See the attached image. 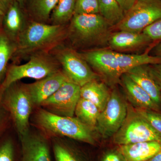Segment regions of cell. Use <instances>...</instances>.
I'll list each match as a JSON object with an SVG mask.
<instances>
[{
    "instance_id": "obj_35",
    "label": "cell",
    "mask_w": 161,
    "mask_h": 161,
    "mask_svg": "<svg viewBox=\"0 0 161 161\" xmlns=\"http://www.w3.org/2000/svg\"><path fill=\"white\" fill-rule=\"evenodd\" d=\"M7 8L1 1H0V28L2 26V23L5 15L6 14Z\"/></svg>"
},
{
    "instance_id": "obj_7",
    "label": "cell",
    "mask_w": 161,
    "mask_h": 161,
    "mask_svg": "<svg viewBox=\"0 0 161 161\" xmlns=\"http://www.w3.org/2000/svg\"><path fill=\"white\" fill-rule=\"evenodd\" d=\"M50 53L69 79L80 87L98 79L97 74L92 70L80 53L75 49L62 43L52 50Z\"/></svg>"
},
{
    "instance_id": "obj_4",
    "label": "cell",
    "mask_w": 161,
    "mask_h": 161,
    "mask_svg": "<svg viewBox=\"0 0 161 161\" xmlns=\"http://www.w3.org/2000/svg\"><path fill=\"white\" fill-rule=\"evenodd\" d=\"M0 103L10 114L19 137L27 135L30 131L29 119L34 107L27 84L19 80L12 84L3 92Z\"/></svg>"
},
{
    "instance_id": "obj_15",
    "label": "cell",
    "mask_w": 161,
    "mask_h": 161,
    "mask_svg": "<svg viewBox=\"0 0 161 161\" xmlns=\"http://www.w3.org/2000/svg\"><path fill=\"white\" fill-rule=\"evenodd\" d=\"M120 82L132 106L161 112V108L154 102L149 94L126 74L122 75Z\"/></svg>"
},
{
    "instance_id": "obj_27",
    "label": "cell",
    "mask_w": 161,
    "mask_h": 161,
    "mask_svg": "<svg viewBox=\"0 0 161 161\" xmlns=\"http://www.w3.org/2000/svg\"><path fill=\"white\" fill-rule=\"evenodd\" d=\"M20 155L21 149L17 150L11 139L0 142V161H20Z\"/></svg>"
},
{
    "instance_id": "obj_13",
    "label": "cell",
    "mask_w": 161,
    "mask_h": 161,
    "mask_svg": "<svg viewBox=\"0 0 161 161\" xmlns=\"http://www.w3.org/2000/svg\"><path fill=\"white\" fill-rule=\"evenodd\" d=\"M69 80H70L67 76L61 69L34 83L27 84L28 92L34 107L40 106L43 101Z\"/></svg>"
},
{
    "instance_id": "obj_18",
    "label": "cell",
    "mask_w": 161,
    "mask_h": 161,
    "mask_svg": "<svg viewBox=\"0 0 161 161\" xmlns=\"http://www.w3.org/2000/svg\"><path fill=\"white\" fill-rule=\"evenodd\" d=\"M127 161H147L161 150V142H142L118 146Z\"/></svg>"
},
{
    "instance_id": "obj_22",
    "label": "cell",
    "mask_w": 161,
    "mask_h": 161,
    "mask_svg": "<svg viewBox=\"0 0 161 161\" xmlns=\"http://www.w3.org/2000/svg\"><path fill=\"white\" fill-rule=\"evenodd\" d=\"M51 146L54 161H87L82 153L60 137L53 138Z\"/></svg>"
},
{
    "instance_id": "obj_19",
    "label": "cell",
    "mask_w": 161,
    "mask_h": 161,
    "mask_svg": "<svg viewBox=\"0 0 161 161\" xmlns=\"http://www.w3.org/2000/svg\"><path fill=\"white\" fill-rule=\"evenodd\" d=\"M111 95L106 85L96 80H92L80 87V97L95 104L101 112L105 108Z\"/></svg>"
},
{
    "instance_id": "obj_3",
    "label": "cell",
    "mask_w": 161,
    "mask_h": 161,
    "mask_svg": "<svg viewBox=\"0 0 161 161\" xmlns=\"http://www.w3.org/2000/svg\"><path fill=\"white\" fill-rule=\"evenodd\" d=\"M61 67L50 52H42L31 55L24 64L8 65L5 78L0 85V98L11 85L24 78L40 80L61 70Z\"/></svg>"
},
{
    "instance_id": "obj_20",
    "label": "cell",
    "mask_w": 161,
    "mask_h": 161,
    "mask_svg": "<svg viewBox=\"0 0 161 161\" xmlns=\"http://www.w3.org/2000/svg\"><path fill=\"white\" fill-rule=\"evenodd\" d=\"M58 0H26L23 9L31 20L48 23Z\"/></svg>"
},
{
    "instance_id": "obj_14",
    "label": "cell",
    "mask_w": 161,
    "mask_h": 161,
    "mask_svg": "<svg viewBox=\"0 0 161 161\" xmlns=\"http://www.w3.org/2000/svg\"><path fill=\"white\" fill-rule=\"evenodd\" d=\"M27 17L24 9L15 0L7 8L1 28L8 38L16 43L29 21Z\"/></svg>"
},
{
    "instance_id": "obj_29",
    "label": "cell",
    "mask_w": 161,
    "mask_h": 161,
    "mask_svg": "<svg viewBox=\"0 0 161 161\" xmlns=\"http://www.w3.org/2000/svg\"><path fill=\"white\" fill-rule=\"evenodd\" d=\"M98 13V0H75V14Z\"/></svg>"
},
{
    "instance_id": "obj_12",
    "label": "cell",
    "mask_w": 161,
    "mask_h": 161,
    "mask_svg": "<svg viewBox=\"0 0 161 161\" xmlns=\"http://www.w3.org/2000/svg\"><path fill=\"white\" fill-rule=\"evenodd\" d=\"M19 139L20 161H53L51 144L43 134L30 131Z\"/></svg>"
},
{
    "instance_id": "obj_23",
    "label": "cell",
    "mask_w": 161,
    "mask_h": 161,
    "mask_svg": "<svg viewBox=\"0 0 161 161\" xmlns=\"http://www.w3.org/2000/svg\"><path fill=\"white\" fill-rule=\"evenodd\" d=\"M100 113V111L95 104L80 97L75 108V115L81 122L96 131Z\"/></svg>"
},
{
    "instance_id": "obj_10",
    "label": "cell",
    "mask_w": 161,
    "mask_h": 161,
    "mask_svg": "<svg viewBox=\"0 0 161 161\" xmlns=\"http://www.w3.org/2000/svg\"><path fill=\"white\" fill-rule=\"evenodd\" d=\"M80 54L107 84L114 86L120 82L122 75L119 65L116 52L99 49L83 52Z\"/></svg>"
},
{
    "instance_id": "obj_31",
    "label": "cell",
    "mask_w": 161,
    "mask_h": 161,
    "mask_svg": "<svg viewBox=\"0 0 161 161\" xmlns=\"http://www.w3.org/2000/svg\"><path fill=\"white\" fill-rule=\"evenodd\" d=\"M101 161H127L122 153L117 149L109 150L105 153Z\"/></svg>"
},
{
    "instance_id": "obj_26",
    "label": "cell",
    "mask_w": 161,
    "mask_h": 161,
    "mask_svg": "<svg viewBox=\"0 0 161 161\" xmlns=\"http://www.w3.org/2000/svg\"><path fill=\"white\" fill-rule=\"evenodd\" d=\"M99 14L111 26H115L124 19L125 13L117 0H98Z\"/></svg>"
},
{
    "instance_id": "obj_24",
    "label": "cell",
    "mask_w": 161,
    "mask_h": 161,
    "mask_svg": "<svg viewBox=\"0 0 161 161\" xmlns=\"http://www.w3.org/2000/svg\"><path fill=\"white\" fill-rule=\"evenodd\" d=\"M16 48L15 42L7 36L0 28V85L3 82L8 67Z\"/></svg>"
},
{
    "instance_id": "obj_37",
    "label": "cell",
    "mask_w": 161,
    "mask_h": 161,
    "mask_svg": "<svg viewBox=\"0 0 161 161\" xmlns=\"http://www.w3.org/2000/svg\"><path fill=\"white\" fill-rule=\"evenodd\" d=\"M7 8L14 2L15 0H0Z\"/></svg>"
},
{
    "instance_id": "obj_25",
    "label": "cell",
    "mask_w": 161,
    "mask_h": 161,
    "mask_svg": "<svg viewBox=\"0 0 161 161\" xmlns=\"http://www.w3.org/2000/svg\"><path fill=\"white\" fill-rule=\"evenodd\" d=\"M75 0H58L51 15L50 24L67 25L75 14Z\"/></svg>"
},
{
    "instance_id": "obj_17",
    "label": "cell",
    "mask_w": 161,
    "mask_h": 161,
    "mask_svg": "<svg viewBox=\"0 0 161 161\" xmlns=\"http://www.w3.org/2000/svg\"><path fill=\"white\" fill-rule=\"evenodd\" d=\"M125 74L146 91L161 108V88L153 76L149 65L134 68Z\"/></svg>"
},
{
    "instance_id": "obj_32",
    "label": "cell",
    "mask_w": 161,
    "mask_h": 161,
    "mask_svg": "<svg viewBox=\"0 0 161 161\" xmlns=\"http://www.w3.org/2000/svg\"><path fill=\"white\" fill-rule=\"evenodd\" d=\"M150 72L161 88V62L149 65Z\"/></svg>"
},
{
    "instance_id": "obj_9",
    "label": "cell",
    "mask_w": 161,
    "mask_h": 161,
    "mask_svg": "<svg viewBox=\"0 0 161 161\" xmlns=\"http://www.w3.org/2000/svg\"><path fill=\"white\" fill-rule=\"evenodd\" d=\"M127 111L128 103L118 90L114 89L98 116L96 131L103 138L113 137L123 123Z\"/></svg>"
},
{
    "instance_id": "obj_21",
    "label": "cell",
    "mask_w": 161,
    "mask_h": 161,
    "mask_svg": "<svg viewBox=\"0 0 161 161\" xmlns=\"http://www.w3.org/2000/svg\"><path fill=\"white\" fill-rule=\"evenodd\" d=\"M116 56L122 75L137 67L161 62V57L151 56L148 52L142 54H125L116 52Z\"/></svg>"
},
{
    "instance_id": "obj_16",
    "label": "cell",
    "mask_w": 161,
    "mask_h": 161,
    "mask_svg": "<svg viewBox=\"0 0 161 161\" xmlns=\"http://www.w3.org/2000/svg\"><path fill=\"white\" fill-rule=\"evenodd\" d=\"M108 42L112 49L125 51L147 46L152 43V41L143 32L119 31L110 36Z\"/></svg>"
},
{
    "instance_id": "obj_39",
    "label": "cell",
    "mask_w": 161,
    "mask_h": 161,
    "mask_svg": "<svg viewBox=\"0 0 161 161\" xmlns=\"http://www.w3.org/2000/svg\"><path fill=\"white\" fill-rule=\"evenodd\" d=\"M16 1H17L18 3L19 4L21 7L23 9V7H24V5H25V3H26V0H16Z\"/></svg>"
},
{
    "instance_id": "obj_28",
    "label": "cell",
    "mask_w": 161,
    "mask_h": 161,
    "mask_svg": "<svg viewBox=\"0 0 161 161\" xmlns=\"http://www.w3.org/2000/svg\"><path fill=\"white\" fill-rule=\"evenodd\" d=\"M135 108L149 125L161 135V112L146 109Z\"/></svg>"
},
{
    "instance_id": "obj_33",
    "label": "cell",
    "mask_w": 161,
    "mask_h": 161,
    "mask_svg": "<svg viewBox=\"0 0 161 161\" xmlns=\"http://www.w3.org/2000/svg\"><path fill=\"white\" fill-rule=\"evenodd\" d=\"M125 14L133 7L138 0H117Z\"/></svg>"
},
{
    "instance_id": "obj_6",
    "label": "cell",
    "mask_w": 161,
    "mask_h": 161,
    "mask_svg": "<svg viewBox=\"0 0 161 161\" xmlns=\"http://www.w3.org/2000/svg\"><path fill=\"white\" fill-rule=\"evenodd\" d=\"M157 141L161 142V135L128 103L126 117L118 131L112 137L113 143L117 146L142 142Z\"/></svg>"
},
{
    "instance_id": "obj_30",
    "label": "cell",
    "mask_w": 161,
    "mask_h": 161,
    "mask_svg": "<svg viewBox=\"0 0 161 161\" xmlns=\"http://www.w3.org/2000/svg\"><path fill=\"white\" fill-rule=\"evenodd\" d=\"M142 32L150 38L152 42L161 41V19L147 26Z\"/></svg>"
},
{
    "instance_id": "obj_8",
    "label": "cell",
    "mask_w": 161,
    "mask_h": 161,
    "mask_svg": "<svg viewBox=\"0 0 161 161\" xmlns=\"http://www.w3.org/2000/svg\"><path fill=\"white\" fill-rule=\"evenodd\" d=\"M161 19V0H138L115 27L119 31L142 32Z\"/></svg>"
},
{
    "instance_id": "obj_34",
    "label": "cell",
    "mask_w": 161,
    "mask_h": 161,
    "mask_svg": "<svg viewBox=\"0 0 161 161\" xmlns=\"http://www.w3.org/2000/svg\"><path fill=\"white\" fill-rule=\"evenodd\" d=\"M6 110L3 106H0V132L3 130V127L6 123Z\"/></svg>"
},
{
    "instance_id": "obj_38",
    "label": "cell",
    "mask_w": 161,
    "mask_h": 161,
    "mask_svg": "<svg viewBox=\"0 0 161 161\" xmlns=\"http://www.w3.org/2000/svg\"><path fill=\"white\" fill-rule=\"evenodd\" d=\"M155 52L156 56L161 57V43L157 46Z\"/></svg>"
},
{
    "instance_id": "obj_1",
    "label": "cell",
    "mask_w": 161,
    "mask_h": 161,
    "mask_svg": "<svg viewBox=\"0 0 161 161\" xmlns=\"http://www.w3.org/2000/svg\"><path fill=\"white\" fill-rule=\"evenodd\" d=\"M66 25H53L29 20L17 40L16 48L11 60H20L42 52H50L62 44L67 36Z\"/></svg>"
},
{
    "instance_id": "obj_2",
    "label": "cell",
    "mask_w": 161,
    "mask_h": 161,
    "mask_svg": "<svg viewBox=\"0 0 161 161\" xmlns=\"http://www.w3.org/2000/svg\"><path fill=\"white\" fill-rule=\"evenodd\" d=\"M33 120L36 125L47 135L55 137L65 136L90 145L96 144L95 130L76 117L55 115L40 108L35 113Z\"/></svg>"
},
{
    "instance_id": "obj_5",
    "label": "cell",
    "mask_w": 161,
    "mask_h": 161,
    "mask_svg": "<svg viewBox=\"0 0 161 161\" xmlns=\"http://www.w3.org/2000/svg\"><path fill=\"white\" fill-rule=\"evenodd\" d=\"M111 26L99 13L75 14L68 26L67 36L74 45H92L108 36Z\"/></svg>"
},
{
    "instance_id": "obj_11",
    "label": "cell",
    "mask_w": 161,
    "mask_h": 161,
    "mask_svg": "<svg viewBox=\"0 0 161 161\" xmlns=\"http://www.w3.org/2000/svg\"><path fill=\"white\" fill-rule=\"evenodd\" d=\"M80 89L79 86L70 80H68L40 106L55 115L74 117L80 97Z\"/></svg>"
},
{
    "instance_id": "obj_36",
    "label": "cell",
    "mask_w": 161,
    "mask_h": 161,
    "mask_svg": "<svg viewBox=\"0 0 161 161\" xmlns=\"http://www.w3.org/2000/svg\"><path fill=\"white\" fill-rule=\"evenodd\" d=\"M147 161H161V150Z\"/></svg>"
}]
</instances>
